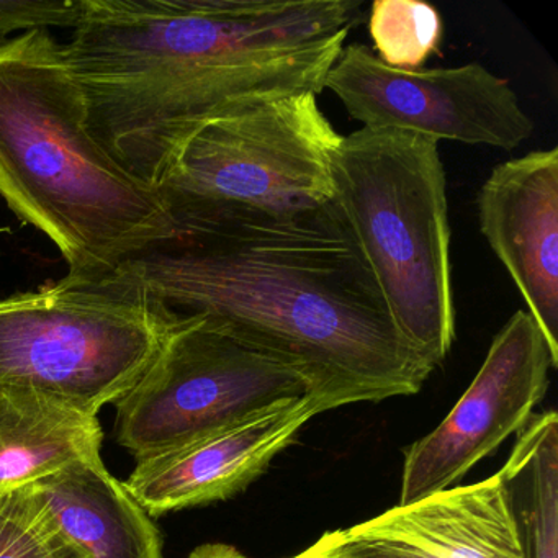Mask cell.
I'll list each match as a JSON object with an SVG mask.
<instances>
[{
    "label": "cell",
    "instance_id": "cell-1",
    "mask_svg": "<svg viewBox=\"0 0 558 558\" xmlns=\"http://www.w3.org/2000/svg\"><path fill=\"white\" fill-rule=\"evenodd\" d=\"M102 282L289 365L326 411L411 397L434 371L391 322L332 201L295 217L182 231Z\"/></svg>",
    "mask_w": 558,
    "mask_h": 558
},
{
    "label": "cell",
    "instance_id": "cell-2",
    "mask_svg": "<svg viewBox=\"0 0 558 558\" xmlns=\"http://www.w3.org/2000/svg\"><path fill=\"white\" fill-rule=\"evenodd\" d=\"M355 0H86L64 45L100 145L156 187L202 126L325 80Z\"/></svg>",
    "mask_w": 558,
    "mask_h": 558
},
{
    "label": "cell",
    "instance_id": "cell-3",
    "mask_svg": "<svg viewBox=\"0 0 558 558\" xmlns=\"http://www.w3.org/2000/svg\"><path fill=\"white\" fill-rule=\"evenodd\" d=\"M0 195L80 282H102L178 234L158 191L90 132L64 45L48 32L0 44Z\"/></svg>",
    "mask_w": 558,
    "mask_h": 558
},
{
    "label": "cell",
    "instance_id": "cell-4",
    "mask_svg": "<svg viewBox=\"0 0 558 558\" xmlns=\"http://www.w3.org/2000/svg\"><path fill=\"white\" fill-rule=\"evenodd\" d=\"M332 204L404 341L434 368L456 341L447 182L439 142L361 129L332 155Z\"/></svg>",
    "mask_w": 558,
    "mask_h": 558
},
{
    "label": "cell",
    "instance_id": "cell-5",
    "mask_svg": "<svg viewBox=\"0 0 558 558\" xmlns=\"http://www.w3.org/2000/svg\"><path fill=\"white\" fill-rule=\"evenodd\" d=\"M341 138L318 96L280 97L202 126L155 189L178 233L295 217L332 201V155Z\"/></svg>",
    "mask_w": 558,
    "mask_h": 558
},
{
    "label": "cell",
    "instance_id": "cell-6",
    "mask_svg": "<svg viewBox=\"0 0 558 558\" xmlns=\"http://www.w3.org/2000/svg\"><path fill=\"white\" fill-rule=\"evenodd\" d=\"M179 318L133 290L68 277L9 296L0 300V385L97 416L142 377Z\"/></svg>",
    "mask_w": 558,
    "mask_h": 558
},
{
    "label": "cell",
    "instance_id": "cell-7",
    "mask_svg": "<svg viewBox=\"0 0 558 558\" xmlns=\"http://www.w3.org/2000/svg\"><path fill=\"white\" fill-rule=\"evenodd\" d=\"M312 395L289 365L198 316H181L117 401L116 437L136 460L179 449L277 401Z\"/></svg>",
    "mask_w": 558,
    "mask_h": 558
},
{
    "label": "cell",
    "instance_id": "cell-8",
    "mask_svg": "<svg viewBox=\"0 0 558 558\" xmlns=\"http://www.w3.org/2000/svg\"><path fill=\"white\" fill-rule=\"evenodd\" d=\"M362 129L395 130L512 151L534 135L508 81L478 63L434 70L387 66L367 45L342 48L325 80Z\"/></svg>",
    "mask_w": 558,
    "mask_h": 558
},
{
    "label": "cell",
    "instance_id": "cell-9",
    "mask_svg": "<svg viewBox=\"0 0 558 558\" xmlns=\"http://www.w3.org/2000/svg\"><path fill=\"white\" fill-rule=\"evenodd\" d=\"M557 368L532 316L519 310L493 338L488 354L446 420L404 452L400 501L413 505L459 485L508 437L521 433Z\"/></svg>",
    "mask_w": 558,
    "mask_h": 558
},
{
    "label": "cell",
    "instance_id": "cell-10",
    "mask_svg": "<svg viewBox=\"0 0 558 558\" xmlns=\"http://www.w3.org/2000/svg\"><path fill=\"white\" fill-rule=\"evenodd\" d=\"M323 413L313 395L277 401L179 449L136 460L126 488L151 518L225 501L256 482Z\"/></svg>",
    "mask_w": 558,
    "mask_h": 558
},
{
    "label": "cell",
    "instance_id": "cell-11",
    "mask_svg": "<svg viewBox=\"0 0 558 558\" xmlns=\"http://www.w3.org/2000/svg\"><path fill=\"white\" fill-rule=\"evenodd\" d=\"M316 542L345 558H525L498 473L395 506Z\"/></svg>",
    "mask_w": 558,
    "mask_h": 558
},
{
    "label": "cell",
    "instance_id": "cell-12",
    "mask_svg": "<svg viewBox=\"0 0 558 558\" xmlns=\"http://www.w3.org/2000/svg\"><path fill=\"white\" fill-rule=\"evenodd\" d=\"M480 230L558 367V149L501 162L476 197Z\"/></svg>",
    "mask_w": 558,
    "mask_h": 558
},
{
    "label": "cell",
    "instance_id": "cell-13",
    "mask_svg": "<svg viewBox=\"0 0 558 558\" xmlns=\"http://www.w3.org/2000/svg\"><path fill=\"white\" fill-rule=\"evenodd\" d=\"M32 486L87 558H162L151 515L102 459L68 466Z\"/></svg>",
    "mask_w": 558,
    "mask_h": 558
},
{
    "label": "cell",
    "instance_id": "cell-14",
    "mask_svg": "<svg viewBox=\"0 0 558 558\" xmlns=\"http://www.w3.org/2000/svg\"><path fill=\"white\" fill-rule=\"evenodd\" d=\"M97 416L57 398L0 385V493L100 459Z\"/></svg>",
    "mask_w": 558,
    "mask_h": 558
},
{
    "label": "cell",
    "instance_id": "cell-15",
    "mask_svg": "<svg viewBox=\"0 0 558 558\" xmlns=\"http://www.w3.org/2000/svg\"><path fill=\"white\" fill-rule=\"evenodd\" d=\"M525 558H558V416L532 414L498 472Z\"/></svg>",
    "mask_w": 558,
    "mask_h": 558
},
{
    "label": "cell",
    "instance_id": "cell-16",
    "mask_svg": "<svg viewBox=\"0 0 558 558\" xmlns=\"http://www.w3.org/2000/svg\"><path fill=\"white\" fill-rule=\"evenodd\" d=\"M375 57L400 71L423 70L439 53L444 22L439 11L421 0H375L368 14Z\"/></svg>",
    "mask_w": 558,
    "mask_h": 558
},
{
    "label": "cell",
    "instance_id": "cell-17",
    "mask_svg": "<svg viewBox=\"0 0 558 558\" xmlns=\"http://www.w3.org/2000/svg\"><path fill=\"white\" fill-rule=\"evenodd\" d=\"M0 558H87L34 486L0 493Z\"/></svg>",
    "mask_w": 558,
    "mask_h": 558
},
{
    "label": "cell",
    "instance_id": "cell-18",
    "mask_svg": "<svg viewBox=\"0 0 558 558\" xmlns=\"http://www.w3.org/2000/svg\"><path fill=\"white\" fill-rule=\"evenodd\" d=\"M86 0H0V38L14 32H47L76 28L84 17Z\"/></svg>",
    "mask_w": 558,
    "mask_h": 558
},
{
    "label": "cell",
    "instance_id": "cell-19",
    "mask_svg": "<svg viewBox=\"0 0 558 558\" xmlns=\"http://www.w3.org/2000/svg\"><path fill=\"white\" fill-rule=\"evenodd\" d=\"M189 558H247L230 544H204L195 548Z\"/></svg>",
    "mask_w": 558,
    "mask_h": 558
},
{
    "label": "cell",
    "instance_id": "cell-20",
    "mask_svg": "<svg viewBox=\"0 0 558 558\" xmlns=\"http://www.w3.org/2000/svg\"><path fill=\"white\" fill-rule=\"evenodd\" d=\"M290 558H345L341 557V555L332 554V551L326 550V548H323L322 545L318 544V542H315V544L312 545V547L306 548V550H303L302 554L295 555V557Z\"/></svg>",
    "mask_w": 558,
    "mask_h": 558
}]
</instances>
